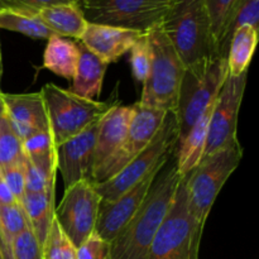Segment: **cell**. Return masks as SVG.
I'll return each mask as SVG.
<instances>
[{
    "label": "cell",
    "instance_id": "40",
    "mask_svg": "<svg viewBox=\"0 0 259 259\" xmlns=\"http://www.w3.org/2000/svg\"><path fill=\"white\" fill-rule=\"evenodd\" d=\"M3 9H9V7H8V5L5 4L3 0H0V10H3Z\"/></svg>",
    "mask_w": 259,
    "mask_h": 259
},
{
    "label": "cell",
    "instance_id": "13",
    "mask_svg": "<svg viewBox=\"0 0 259 259\" xmlns=\"http://www.w3.org/2000/svg\"><path fill=\"white\" fill-rule=\"evenodd\" d=\"M163 166L153 169L151 174L147 175L144 179H142L138 184L134 185L116 200L100 202L95 232L104 240L111 243L120 234L121 230L125 228L129 220L139 209L143 200L146 199L154 179Z\"/></svg>",
    "mask_w": 259,
    "mask_h": 259
},
{
    "label": "cell",
    "instance_id": "27",
    "mask_svg": "<svg viewBox=\"0 0 259 259\" xmlns=\"http://www.w3.org/2000/svg\"><path fill=\"white\" fill-rule=\"evenodd\" d=\"M24 159L22 141L10 125L7 115L0 116V168Z\"/></svg>",
    "mask_w": 259,
    "mask_h": 259
},
{
    "label": "cell",
    "instance_id": "36",
    "mask_svg": "<svg viewBox=\"0 0 259 259\" xmlns=\"http://www.w3.org/2000/svg\"><path fill=\"white\" fill-rule=\"evenodd\" d=\"M17 204V200L13 196L12 191L7 186L4 181H0V205H12Z\"/></svg>",
    "mask_w": 259,
    "mask_h": 259
},
{
    "label": "cell",
    "instance_id": "35",
    "mask_svg": "<svg viewBox=\"0 0 259 259\" xmlns=\"http://www.w3.org/2000/svg\"><path fill=\"white\" fill-rule=\"evenodd\" d=\"M9 9L23 10V12L38 13L46 8L60 4H78L80 0H3Z\"/></svg>",
    "mask_w": 259,
    "mask_h": 259
},
{
    "label": "cell",
    "instance_id": "20",
    "mask_svg": "<svg viewBox=\"0 0 259 259\" xmlns=\"http://www.w3.org/2000/svg\"><path fill=\"white\" fill-rule=\"evenodd\" d=\"M42 22L55 34L80 40L88 27L78 4H60L46 8L37 13Z\"/></svg>",
    "mask_w": 259,
    "mask_h": 259
},
{
    "label": "cell",
    "instance_id": "31",
    "mask_svg": "<svg viewBox=\"0 0 259 259\" xmlns=\"http://www.w3.org/2000/svg\"><path fill=\"white\" fill-rule=\"evenodd\" d=\"M9 245L15 259H43L42 245L30 227L13 238Z\"/></svg>",
    "mask_w": 259,
    "mask_h": 259
},
{
    "label": "cell",
    "instance_id": "39",
    "mask_svg": "<svg viewBox=\"0 0 259 259\" xmlns=\"http://www.w3.org/2000/svg\"><path fill=\"white\" fill-rule=\"evenodd\" d=\"M3 77V58H2V48H0V82Z\"/></svg>",
    "mask_w": 259,
    "mask_h": 259
},
{
    "label": "cell",
    "instance_id": "11",
    "mask_svg": "<svg viewBox=\"0 0 259 259\" xmlns=\"http://www.w3.org/2000/svg\"><path fill=\"white\" fill-rule=\"evenodd\" d=\"M168 111L147 108L139 103L134 104L133 116L123 143L98 169L93 172L91 181L94 184L108 181L120 172L126 164L131 163L153 141Z\"/></svg>",
    "mask_w": 259,
    "mask_h": 259
},
{
    "label": "cell",
    "instance_id": "38",
    "mask_svg": "<svg viewBox=\"0 0 259 259\" xmlns=\"http://www.w3.org/2000/svg\"><path fill=\"white\" fill-rule=\"evenodd\" d=\"M5 115V105L3 100V93H0V116Z\"/></svg>",
    "mask_w": 259,
    "mask_h": 259
},
{
    "label": "cell",
    "instance_id": "10",
    "mask_svg": "<svg viewBox=\"0 0 259 259\" xmlns=\"http://www.w3.org/2000/svg\"><path fill=\"white\" fill-rule=\"evenodd\" d=\"M101 197L91 180H83L65 189L60 205L55 209V219L77 248L95 232Z\"/></svg>",
    "mask_w": 259,
    "mask_h": 259
},
{
    "label": "cell",
    "instance_id": "21",
    "mask_svg": "<svg viewBox=\"0 0 259 259\" xmlns=\"http://www.w3.org/2000/svg\"><path fill=\"white\" fill-rule=\"evenodd\" d=\"M80 57L77 43L66 37L53 34L47 39L43 53V67L55 75L72 80Z\"/></svg>",
    "mask_w": 259,
    "mask_h": 259
},
{
    "label": "cell",
    "instance_id": "9",
    "mask_svg": "<svg viewBox=\"0 0 259 259\" xmlns=\"http://www.w3.org/2000/svg\"><path fill=\"white\" fill-rule=\"evenodd\" d=\"M86 22L148 32L161 24L169 0H80Z\"/></svg>",
    "mask_w": 259,
    "mask_h": 259
},
{
    "label": "cell",
    "instance_id": "7",
    "mask_svg": "<svg viewBox=\"0 0 259 259\" xmlns=\"http://www.w3.org/2000/svg\"><path fill=\"white\" fill-rule=\"evenodd\" d=\"M177 144V123L174 111L166 114L161 128L142 153L126 164L120 172L108 181L94 184L101 201H113L138 184L153 169L167 163Z\"/></svg>",
    "mask_w": 259,
    "mask_h": 259
},
{
    "label": "cell",
    "instance_id": "17",
    "mask_svg": "<svg viewBox=\"0 0 259 259\" xmlns=\"http://www.w3.org/2000/svg\"><path fill=\"white\" fill-rule=\"evenodd\" d=\"M133 111L134 104L128 106L115 105L100 119L96 134L93 172L98 169L123 143L128 134Z\"/></svg>",
    "mask_w": 259,
    "mask_h": 259
},
{
    "label": "cell",
    "instance_id": "18",
    "mask_svg": "<svg viewBox=\"0 0 259 259\" xmlns=\"http://www.w3.org/2000/svg\"><path fill=\"white\" fill-rule=\"evenodd\" d=\"M80 50L77 67L72 77V85L68 90L77 96L94 100L98 98L103 88L104 75L108 63L89 51L82 43H77Z\"/></svg>",
    "mask_w": 259,
    "mask_h": 259
},
{
    "label": "cell",
    "instance_id": "26",
    "mask_svg": "<svg viewBox=\"0 0 259 259\" xmlns=\"http://www.w3.org/2000/svg\"><path fill=\"white\" fill-rule=\"evenodd\" d=\"M0 28L22 33L33 39H48L55 34L42 22L37 13L15 9L0 10Z\"/></svg>",
    "mask_w": 259,
    "mask_h": 259
},
{
    "label": "cell",
    "instance_id": "42",
    "mask_svg": "<svg viewBox=\"0 0 259 259\" xmlns=\"http://www.w3.org/2000/svg\"><path fill=\"white\" fill-rule=\"evenodd\" d=\"M0 259H4V258H3V254H2V250H0Z\"/></svg>",
    "mask_w": 259,
    "mask_h": 259
},
{
    "label": "cell",
    "instance_id": "24",
    "mask_svg": "<svg viewBox=\"0 0 259 259\" xmlns=\"http://www.w3.org/2000/svg\"><path fill=\"white\" fill-rule=\"evenodd\" d=\"M242 25L259 28V0H237L230 12L224 30L215 46V55L228 58L229 43L235 30Z\"/></svg>",
    "mask_w": 259,
    "mask_h": 259
},
{
    "label": "cell",
    "instance_id": "34",
    "mask_svg": "<svg viewBox=\"0 0 259 259\" xmlns=\"http://www.w3.org/2000/svg\"><path fill=\"white\" fill-rule=\"evenodd\" d=\"M3 181L7 184L13 196L15 197L18 204H20L25 195V172H24V159L19 163L12 164L2 168Z\"/></svg>",
    "mask_w": 259,
    "mask_h": 259
},
{
    "label": "cell",
    "instance_id": "1",
    "mask_svg": "<svg viewBox=\"0 0 259 259\" xmlns=\"http://www.w3.org/2000/svg\"><path fill=\"white\" fill-rule=\"evenodd\" d=\"M181 180L174 152L156 176L134 217L110 243L109 259L147 258L154 235L171 210Z\"/></svg>",
    "mask_w": 259,
    "mask_h": 259
},
{
    "label": "cell",
    "instance_id": "8",
    "mask_svg": "<svg viewBox=\"0 0 259 259\" xmlns=\"http://www.w3.org/2000/svg\"><path fill=\"white\" fill-rule=\"evenodd\" d=\"M201 237L202 230L189 212L182 177L171 210L154 235L146 259H199Z\"/></svg>",
    "mask_w": 259,
    "mask_h": 259
},
{
    "label": "cell",
    "instance_id": "14",
    "mask_svg": "<svg viewBox=\"0 0 259 259\" xmlns=\"http://www.w3.org/2000/svg\"><path fill=\"white\" fill-rule=\"evenodd\" d=\"M99 121L56 146L57 169L61 172L65 189L83 180H91Z\"/></svg>",
    "mask_w": 259,
    "mask_h": 259
},
{
    "label": "cell",
    "instance_id": "5",
    "mask_svg": "<svg viewBox=\"0 0 259 259\" xmlns=\"http://www.w3.org/2000/svg\"><path fill=\"white\" fill-rule=\"evenodd\" d=\"M147 34L151 47V67L138 103L157 110L175 111L186 67L162 30L161 24L152 28Z\"/></svg>",
    "mask_w": 259,
    "mask_h": 259
},
{
    "label": "cell",
    "instance_id": "3",
    "mask_svg": "<svg viewBox=\"0 0 259 259\" xmlns=\"http://www.w3.org/2000/svg\"><path fill=\"white\" fill-rule=\"evenodd\" d=\"M161 27L185 67L214 55V35L205 0H169Z\"/></svg>",
    "mask_w": 259,
    "mask_h": 259
},
{
    "label": "cell",
    "instance_id": "15",
    "mask_svg": "<svg viewBox=\"0 0 259 259\" xmlns=\"http://www.w3.org/2000/svg\"><path fill=\"white\" fill-rule=\"evenodd\" d=\"M5 115L20 141L50 131L47 111L40 93L3 94Z\"/></svg>",
    "mask_w": 259,
    "mask_h": 259
},
{
    "label": "cell",
    "instance_id": "29",
    "mask_svg": "<svg viewBox=\"0 0 259 259\" xmlns=\"http://www.w3.org/2000/svg\"><path fill=\"white\" fill-rule=\"evenodd\" d=\"M30 227L28 223L27 215L20 204L0 205V235L7 240L12 242L20 232Z\"/></svg>",
    "mask_w": 259,
    "mask_h": 259
},
{
    "label": "cell",
    "instance_id": "32",
    "mask_svg": "<svg viewBox=\"0 0 259 259\" xmlns=\"http://www.w3.org/2000/svg\"><path fill=\"white\" fill-rule=\"evenodd\" d=\"M25 194H39L47 190L55 189L56 175H47L30 163L24 157Z\"/></svg>",
    "mask_w": 259,
    "mask_h": 259
},
{
    "label": "cell",
    "instance_id": "6",
    "mask_svg": "<svg viewBox=\"0 0 259 259\" xmlns=\"http://www.w3.org/2000/svg\"><path fill=\"white\" fill-rule=\"evenodd\" d=\"M45 101L50 131L55 144L67 139L99 121L116 101H98L85 99L55 83H47L39 91Z\"/></svg>",
    "mask_w": 259,
    "mask_h": 259
},
{
    "label": "cell",
    "instance_id": "23",
    "mask_svg": "<svg viewBox=\"0 0 259 259\" xmlns=\"http://www.w3.org/2000/svg\"><path fill=\"white\" fill-rule=\"evenodd\" d=\"M258 43V29L242 25L232 35L228 51L229 75L239 76L248 71Z\"/></svg>",
    "mask_w": 259,
    "mask_h": 259
},
{
    "label": "cell",
    "instance_id": "30",
    "mask_svg": "<svg viewBox=\"0 0 259 259\" xmlns=\"http://www.w3.org/2000/svg\"><path fill=\"white\" fill-rule=\"evenodd\" d=\"M129 52H131V66L134 80L143 83L148 77L149 67H151V47H149L148 34L143 33Z\"/></svg>",
    "mask_w": 259,
    "mask_h": 259
},
{
    "label": "cell",
    "instance_id": "4",
    "mask_svg": "<svg viewBox=\"0 0 259 259\" xmlns=\"http://www.w3.org/2000/svg\"><path fill=\"white\" fill-rule=\"evenodd\" d=\"M243 148L239 142L205 157L184 177L187 207L192 220L200 230L205 223L220 190L239 166Z\"/></svg>",
    "mask_w": 259,
    "mask_h": 259
},
{
    "label": "cell",
    "instance_id": "22",
    "mask_svg": "<svg viewBox=\"0 0 259 259\" xmlns=\"http://www.w3.org/2000/svg\"><path fill=\"white\" fill-rule=\"evenodd\" d=\"M20 205L38 242L43 245L55 219V189L39 194H25Z\"/></svg>",
    "mask_w": 259,
    "mask_h": 259
},
{
    "label": "cell",
    "instance_id": "12",
    "mask_svg": "<svg viewBox=\"0 0 259 259\" xmlns=\"http://www.w3.org/2000/svg\"><path fill=\"white\" fill-rule=\"evenodd\" d=\"M247 80L248 71L239 76L228 75L217 100L211 106L202 158L239 142L237 137L238 119Z\"/></svg>",
    "mask_w": 259,
    "mask_h": 259
},
{
    "label": "cell",
    "instance_id": "16",
    "mask_svg": "<svg viewBox=\"0 0 259 259\" xmlns=\"http://www.w3.org/2000/svg\"><path fill=\"white\" fill-rule=\"evenodd\" d=\"M147 33V32H146ZM143 32L88 23L80 42L105 63L116 62L125 55Z\"/></svg>",
    "mask_w": 259,
    "mask_h": 259
},
{
    "label": "cell",
    "instance_id": "41",
    "mask_svg": "<svg viewBox=\"0 0 259 259\" xmlns=\"http://www.w3.org/2000/svg\"><path fill=\"white\" fill-rule=\"evenodd\" d=\"M3 180V176H2V168H0V181Z\"/></svg>",
    "mask_w": 259,
    "mask_h": 259
},
{
    "label": "cell",
    "instance_id": "2",
    "mask_svg": "<svg viewBox=\"0 0 259 259\" xmlns=\"http://www.w3.org/2000/svg\"><path fill=\"white\" fill-rule=\"evenodd\" d=\"M228 75V58L215 53L186 67L174 111L177 123V143L214 104Z\"/></svg>",
    "mask_w": 259,
    "mask_h": 259
},
{
    "label": "cell",
    "instance_id": "37",
    "mask_svg": "<svg viewBox=\"0 0 259 259\" xmlns=\"http://www.w3.org/2000/svg\"><path fill=\"white\" fill-rule=\"evenodd\" d=\"M0 250H2L3 258L4 259H15L13 255L12 249H10V245L7 240H4V238L0 235Z\"/></svg>",
    "mask_w": 259,
    "mask_h": 259
},
{
    "label": "cell",
    "instance_id": "19",
    "mask_svg": "<svg viewBox=\"0 0 259 259\" xmlns=\"http://www.w3.org/2000/svg\"><path fill=\"white\" fill-rule=\"evenodd\" d=\"M211 106L200 116L191 131L180 143H177L176 149H175L177 169L182 177L189 175L200 163L204 156Z\"/></svg>",
    "mask_w": 259,
    "mask_h": 259
},
{
    "label": "cell",
    "instance_id": "25",
    "mask_svg": "<svg viewBox=\"0 0 259 259\" xmlns=\"http://www.w3.org/2000/svg\"><path fill=\"white\" fill-rule=\"evenodd\" d=\"M24 157L46 172L47 175L57 174V156H56V144L51 131L40 132L29 137L22 142Z\"/></svg>",
    "mask_w": 259,
    "mask_h": 259
},
{
    "label": "cell",
    "instance_id": "28",
    "mask_svg": "<svg viewBox=\"0 0 259 259\" xmlns=\"http://www.w3.org/2000/svg\"><path fill=\"white\" fill-rule=\"evenodd\" d=\"M43 259H76V248L53 219L45 243L42 245Z\"/></svg>",
    "mask_w": 259,
    "mask_h": 259
},
{
    "label": "cell",
    "instance_id": "33",
    "mask_svg": "<svg viewBox=\"0 0 259 259\" xmlns=\"http://www.w3.org/2000/svg\"><path fill=\"white\" fill-rule=\"evenodd\" d=\"M110 243L94 232L80 247L76 248V259H109Z\"/></svg>",
    "mask_w": 259,
    "mask_h": 259
}]
</instances>
